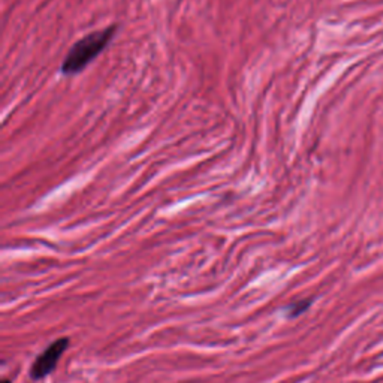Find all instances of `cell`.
<instances>
[{
  "label": "cell",
  "instance_id": "6da1fadb",
  "mask_svg": "<svg viewBox=\"0 0 383 383\" xmlns=\"http://www.w3.org/2000/svg\"><path fill=\"white\" fill-rule=\"evenodd\" d=\"M117 33V24L106 26L79 38L65 56L60 71L65 77H74L83 72L86 67L109 45Z\"/></svg>",
  "mask_w": 383,
  "mask_h": 383
},
{
  "label": "cell",
  "instance_id": "7a4b0ae2",
  "mask_svg": "<svg viewBox=\"0 0 383 383\" xmlns=\"http://www.w3.org/2000/svg\"><path fill=\"white\" fill-rule=\"evenodd\" d=\"M67 345H70V340L59 338L54 341V343H51L43 353H40L30 367L32 379L39 380V379H44L50 373H52L54 368L57 367L62 355L67 349Z\"/></svg>",
  "mask_w": 383,
  "mask_h": 383
},
{
  "label": "cell",
  "instance_id": "3957f363",
  "mask_svg": "<svg viewBox=\"0 0 383 383\" xmlns=\"http://www.w3.org/2000/svg\"><path fill=\"white\" fill-rule=\"evenodd\" d=\"M310 306V301H299V303H295L294 306L289 307V314L291 316H298V314L303 313L307 307Z\"/></svg>",
  "mask_w": 383,
  "mask_h": 383
},
{
  "label": "cell",
  "instance_id": "277c9868",
  "mask_svg": "<svg viewBox=\"0 0 383 383\" xmlns=\"http://www.w3.org/2000/svg\"><path fill=\"white\" fill-rule=\"evenodd\" d=\"M2 383H11V382H9L8 379H4V380H2Z\"/></svg>",
  "mask_w": 383,
  "mask_h": 383
}]
</instances>
